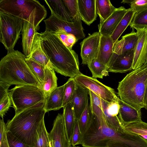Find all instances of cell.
<instances>
[{
	"label": "cell",
	"instance_id": "1",
	"mask_svg": "<svg viewBox=\"0 0 147 147\" xmlns=\"http://www.w3.org/2000/svg\"><path fill=\"white\" fill-rule=\"evenodd\" d=\"M42 45L55 71L74 78L81 73L78 54L68 48L56 34L45 31L41 33Z\"/></svg>",
	"mask_w": 147,
	"mask_h": 147
},
{
	"label": "cell",
	"instance_id": "2",
	"mask_svg": "<svg viewBox=\"0 0 147 147\" xmlns=\"http://www.w3.org/2000/svg\"><path fill=\"white\" fill-rule=\"evenodd\" d=\"M45 102L15 113L13 118L6 124L7 131L25 144L34 147L46 113L44 108Z\"/></svg>",
	"mask_w": 147,
	"mask_h": 147
},
{
	"label": "cell",
	"instance_id": "3",
	"mask_svg": "<svg viewBox=\"0 0 147 147\" xmlns=\"http://www.w3.org/2000/svg\"><path fill=\"white\" fill-rule=\"evenodd\" d=\"M26 56L18 50L7 52L0 61V81L10 85H40L26 61Z\"/></svg>",
	"mask_w": 147,
	"mask_h": 147
},
{
	"label": "cell",
	"instance_id": "4",
	"mask_svg": "<svg viewBox=\"0 0 147 147\" xmlns=\"http://www.w3.org/2000/svg\"><path fill=\"white\" fill-rule=\"evenodd\" d=\"M147 82V63L127 74L119 83L120 99L137 109L144 108V97Z\"/></svg>",
	"mask_w": 147,
	"mask_h": 147
},
{
	"label": "cell",
	"instance_id": "5",
	"mask_svg": "<svg viewBox=\"0 0 147 147\" xmlns=\"http://www.w3.org/2000/svg\"><path fill=\"white\" fill-rule=\"evenodd\" d=\"M92 113L90 124L83 134L81 145L83 147H107L108 144L121 143L123 133L111 127L103 117Z\"/></svg>",
	"mask_w": 147,
	"mask_h": 147
},
{
	"label": "cell",
	"instance_id": "6",
	"mask_svg": "<svg viewBox=\"0 0 147 147\" xmlns=\"http://www.w3.org/2000/svg\"><path fill=\"white\" fill-rule=\"evenodd\" d=\"M9 93L15 113L45 102L46 99L41 90L34 85H16L9 90Z\"/></svg>",
	"mask_w": 147,
	"mask_h": 147
},
{
	"label": "cell",
	"instance_id": "7",
	"mask_svg": "<svg viewBox=\"0 0 147 147\" xmlns=\"http://www.w3.org/2000/svg\"><path fill=\"white\" fill-rule=\"evenodd\" d=\"M24 21L21 18L0 12V42L7 52L14 50L20 38Z\"/></svg>",
	"mask_w": 147,
	"mask_h": 147
},
{
	"label": "cell",
	"instance_id": "8",
	"mask_svg": "<svg viewBox=\"0 0 147 147\" xmlns=\"http://www.w3.org/2000/svg\"><path fill=\"white\" fill-rule=\"evenodd\" d=\"M47 11L45 8H36L26 20H24L22 31L23 52L26 57L30 55L34 36L39 29V24L46 18Z\"/></svg>",
	"mask_w": 147,
	"mask_h": 147
},
{
	"label": "cell",
	"instance_id": "9",
	"mask_svg": "<svg viewBox=\"0 0 147 147\" xmlns=\"http://www.w3.org/2000/svg\"><path fill=\"white\" fill-rule=\"evenodd\" d=\"M50 10L51 15L44 20L45 25V31L53 33L61 32L71 34L78 40L85 37L80 18L74 20L73 22H68L59 18L53 11Z\"/></svg>",
	"mask_w": 147,
	"mask_h": 147
},
{
	"label": "cell",
	"instance_id": "10",
	"mask_svg": "<svg viewBox=\"0 0 147 147\" xmlns=\"http://www.w3.org/2000/svg\"><path fill=\"white\" fill-rule=\"evenodd\" d=\"M44 6L36 0H1L0 12L20 18L24 20L29 17L36 8H44Z\"/></svg>",
	"mask_w": 147,
	"mask_h": 147
},
{
	"label": "cell",
	"instance_id": "11",
	"mask_svg": "<svg viewBox=\"0 0 147 147\" xmlns=\"http://www.w3.org/2000/svg\"><path fill=\"white\" fill-rule=\"evenodd\" d=\"M74 79L78 84L91 91L104 100L109 102L117 101L118 97L114 89L102 84L96 78L81 73Z\"/></svg>",
	"mask_w": 147,
	"mask_h": 147
},
{
	"label": "cell",
	"instance_id": "12",
	"mask_svg": "<svg viewBox=\"0 0 147 147\" xmlns=\"http://www.w3.org/2000/svg\"><path fill=\"white\" fill-rule=\"evenodd\" d=\"M134 50L118 55L113 53L106 65L107 71L124 73L132 69Z\"/></svg>",
	"mask_w": 147,
	"mask_h": 147
},
{
	"label": "cell",
	"instance_id": "13",
	"mask_svg": "<svg viewBox=\"0 0 147 147\" xmlns=\"http://www.w3.org/2000/svg\"><path fill=\"white\" fill-rule=\"evenodd\" d=\"M100 34L94 33L84 39L80 43L82 64L87 65L92 59L96 58L99 50Z\"/></svg>",
	"mask_w": 147,
	"mask_h": 147
},
{
	"label": "cell",
	"instance_id": "14",
	"mask_svg": "<svg viewBox=\"0 0 147 147\" xmlns=\"http://www.w3.org/2000/svg\"><path fill=\"white\" fill-rule=\"evenodd\" d=\"M49 136L52 147H71L66 134L63 114L59 113L54 120Z\"/></svg>",
	"mask_w": 147,
	"mask_h": 147
},
{
	"label": "cell",
	"instance_id": "15",
	"mask_svg": "<svg viewBox=\"0 0 147 147\" xmlns=\"http://www.w3.org/2000/svg\"><path fill=\"white\" fill-rule=\"evenodd\" d=\"M138 39L134 50L132 69H136L146 63L147 57V28L136 29Z\"/></svg>",
	"mask_w": 147,
	"mask_h": 147
},
{
	"label": "cell",
	"instance_id": "16",
	"mask_svg": "<svg viewBox=\"0 0 147 147\" xmlns=\"http://www.w3.org/2000/svg\"><path fill=\"white\" fill-rule=\"evenodd\" d=\"M88 89L76 83L75 91L70 102L73 106L75 121H79L88 102Z\"/></svg>",
	"mask_w": 147,
	"mask_h": 147
},
{
	"label": "cell",
	"instance_id": "17",
	"mask_svg": "<svg viewBox=\"0 0 147 147\" xmlns=\"http://www.w3.org/2000/svg\"><path fill=\"white\" fill-rule=\"evenodd\" d=\"M41 34L37 32L33 40L31 51L29 56L26 58H30L45 68L53 69V65L42 45Z\"/></svg>",
	"mask_w": 147,
	"mask_h": 147
},
{
	"label": "cell",
	"instance_id": "18",
	"mask_svg": "<svg viewBox=\"0 0 147 147\" xmlns=\"http://www.w3.org/2000/svg\"><path fill=\"white\" fill-rule=\"evenodd\" d=\"M127 11L124 7L116 8L112 14L101 25H98L101 35L111 36Z\"/></svg>",
	"mask_w": 147,
	"mask_h": 147
},
{
	"label": "cell",
	"instance_id": "19",
	"mask_svg": "<svg viewBox=\"0 0 147 147\" xmlns=\"http://www.w3.org/2000/svg\"><path fill=\"white\" fill-rule=\"evenodd\" d=\"M119 105L118 117L122 125L142 121L141 110L137 109L118 97Z\"/></svg>",
	"mask_w": 147,
	"mask_h": 147
},
{
	"label": "cell",
	"instance_id": "20",
	"mask_svg": "<svg viewBox=\"0 0 147 147\" xmlns=\"http://www.w3.org/2000/svg\"><path fill=\"white\" fill-rule=\"evenodd\" d=\"M78 4L81 20L90 25L97 17L96 0H78Z\"/></svg>",
	"mask_w": 147,
	"mask_h": 147
},
{
	"label": "cell",
	"instance_id": "21",
	"mask_svg": "<svg viewBox=\"0 0 147 147\" xmlns=\"http://www.w3.org/2000/svg\"><path fill=\"white\" fill-rule=\"evenodd\" d=\"M114 45L111 36L100 34L98 51L96 58L99 62L107 65L113 53Z\"/></svg>",
	"mask_w": 147,
	"mask_h": 147
},
{
	"label": "cell",
	"instance_id": "22",
	"mask_svg": "<svg viewBox=\"0 0 147 147\" xmlns=\"http://www.w3.org/2000/svg\"><path fill=\"white\" fill-rule=\"evenodd\" d=\"M64 86V84L57 87L46 99L44 108L46 113L63 107Z\"/></svg>",
	"mask_w": 147,
	"mask_h": 147
},
{
	"label": "cell",
	"instance_id": "23",
	"mask_svg": "<svg viewBox=\"0 0 147 147\" xmlns=\"http://www.w3.org/2000/svg\"><path fill=\"white\" fill-rule=\"evenodd\" d=\"M57 80L54 69L45 68L44 79L40 88L45 99L57 87Z\"/></svg>",
	"mask_w": 147,
	"mask_h": 147
},
{
	"label": "cell",
	"instance_id": "24",
	"mask_svg": "<svg viewBox=\"0 0 147 147\" xmlns=\"http://www.w3.org/2000/svg\"><path fill=\"white\" fill-rule=\"evenodd\" d=\"M50 10L61 19L67 22H73L74 20L70 14L62 0H45Z\"/></svg>",
	"mask_w": 147,
	"mask_h": 147
},
{
	"label": "cell",
	"instance_id": "25",
	"mask_svg": "<svg viewBox=\"0 0 147 147\" xmlns=\"http://www.w3.org/2000/svg\"><path fill=\"white\" fill-rule=\"evenodd\" d=\"M63 115L67 138L71 142L75 123V118L73 107L71 102L63 107Z\"/></svg>",
	"mask_w": 147,
	"mask_h": 147
},
{
	"label": "cell",
	"instance_id": "26",
	"mask_svg": "<svg viewBox=\"0 0 147 147\" xmlns=\"http://www.w3.org/2000/svg\"><path fill=\"white\" fill-rule=\"evenodd\" d=\"M97 14L99 16L101 25L114 12L116 9L109 0H96Z\"/></svg>",
	"mask_w": 147,
	"mask_h": 147
},
{
	"label": "cell",
	"instance_id": "27",
	"mask_svg": "<svg viewBox=\"0 0 147 147\" xmlns=\"http://www.w3.org/2000/svg\"><path fill=\"white\" fill-rule=\"evenodd\" d=\"M135 13L136 12L130 8L127 9L125 14L111 36L114 44L129 25Z\"/></svg>",
	"mask_w": 147,
	"mask_h": 147
},
{
	"label": "cell",
	"instance_id": "28",
	"mask_svg": "<svg viewBox=\"0 0 147 147\" xmlns=\"http://www.w3.org/2000/svg\"><path fill=\"white\" fill-rule=\"evenodd\" d=\"M87 65L92 78L102 79L104 76L108 75L106 65L99 62L96 58L92 59Z\"/></svg>",
	"mask_w": 147,
	"mask_h": 147
},
{
	"label": "cell",
	"instance_id": "29",
	"mask_svg": "<svg viewBox=\"0 0 147 147\" xmlns=\"http://www.w3.org/2000/svg\"><path fill=\"white\" fill-rule=\"evenodd\" d=\"M25 61L41 86L44 79L45 68L30 58L26 57Z\"/></svg>",
	"mask_w": 147,
	"mask_h": 147
},
{
	"label": "cell",
	"instance_id": "30",
	"mask_svg": "<svg viewBox=\"0 0 147 147\" xmlns=\"http://www.w3.org/2000/svg\"><path fill=\"white\" fill-rule=\"evenodd\" d=\"M88 90L90 99L89 107L91 113L98 117H104L101 98L91 91Z\"/></svg>",
	"mask_w": 147,
	"mask_h": 147
},
{
	"label": "cell",
	"instance_id": "31",
	"mask_svg": "<svg viewBox=\"0 0 147 147\" xmlns=\"http://www.w3.org/2000/svg\"><path fill=\"white\" fill-rule=\"evenodd\" d=\"M132 28V31L130 33L123 36V47L122 54L134 50L138 39L137 32Z\"/></svg>",
	"mask_w": 147,
	"mask_h": 147
},
{
	"label": "cell",
	"instance_id": "32",
	"mask_svg": "<svg viewBox=\"0 0 147 147\" xmlns=\"http://www.w3.org/2000/svg\"><path fill=\"white\" fill-rule=\"evenodd\" d=\"M129 26L134 29L147 28V8L136 13Z\"/></svg>",
	"mask_w": 147,
	"mask_h": 147
},
{
	"label": "cell",
	"instance_id": "33",
	"mask_svg": "<svg viewBox=\"0 0 147 147\" xmlns=\"http://www.w3.org/2000/svg\"><path fill=\"white\" fill-rule=\"evenodd\" d=\"M125 131L140 136L147 135V123L142 121L133 122L123 125Z\"/></svg>",
	"mask_w": 147,
	"mask_h": 147
},
{
	"label": "cell",
	"instance_id": "34",
	"mask_svg": "<svg viewBox=\"0 0 147 147\" xmlns=\"http://www.w3.org/2000/svg\"><path fill=\"white\" fill-rule=\"evenodd\" d=\"M34 147H52L48 133L43 120L39 127L38 138Z\"/></svg>",
	"mask_w": 147,
	"mask_h": 147
},
{
	"label": "cell",
	"instance_id": "35",
	"mask_svg": "<svg viewBox=\"0 0 147 147\" xmlns=\"http://www.w3.org/2000/svg\"><path fill=\"white\" fill-rule=\"evenodd\" d=\"M76 84L73 78H70L64 84L63 107L71 102L75 91Z\"/></svg>",
	"mask_w": 147,
	"mask_h": 147
},
{
	"label": "cell",
	"instance_id": "36",
	"mask_svg": "<svg viewBox=\"0 0 147 147\" xmlns=\"http://www.w3.org/2000/svg\"><path fill=\"white\" fill-rule=\"evenodd\" d=\"M92 114L88 102L78 121L80 129L82 135L87 130L90 124Z\"/></svg>",
	"mask_w": 147,
	"mask_h": 147
},
{
	"label": "cell",
	"instance_id": "37",
	"mask_svg": "<svg viewBox=\"0 0 147 147\" xmlns=\"http://www.w3.org/2000/svg\"><path fill=\"white\" fill-rule=\"evenodd\" d=\"M69 14L74 20L80 17L78 0H62Z\"/></svg>",
	"mask_w": 147,
	"mask_h": 147
},
{
	"label": "cell",
	"instance_id": "38",
	"mask_svg": "<svg viewBox=\"0 0 147 147\" xmlns=\"http://www.w3.org/2000/svg\"><path fill=\"white\" fill-rule=\"evenodd\" d=\"M121 3L129 4L130 8L136 13L147 8V0H123Z\"/></svg>",
	"mask_w": 147,
	"mask_h": 147
},
{
	"label": "cell",
	"instance_id": "39",
	"mask_svg": "<svg viewBox=\"0 0 147 147\" xmlns=\"http://www.w3.org/2000/svg\"><path fill=\"white\" fill-rule=\"evenodd\" d=\"M57 35L68 48L72 49L73 45L78 41L75 36L71 34L61 32L54 33Z\"/></svg>",
	"mask_w": 147,
	"mask_h": 147
},
{
	"label": "cell",
	"instance_id": "40",
	"mask_svg": "<svg viewBox=\"0 0 147 147\" xmlns=\"http://www.w3.org/2000/svg\"><path fill=\"white\" fill-rule=\"evenodd\" d=\"M11 103L9 92L0 99V116L2 118L9 109Z\"/></svg>",
	"mask_w": 147,
	"mask_h": 147
},
{
	"label": "cell",
	"instance_id": "41",
	"mask_svg": "<svg viewBox=\"0 0 147 147\" xmlns=\"http://www.w3.org/2000/svg\"><path fill=\"white\" fill-rule=\"evenodd\" d=\"M83 135L81 132L79 126L78 121H75V126L71 140V145L73 146L79 144H81Z\"/></svg>",
	"mask_w": 147,
	"mask_h": 147
},
{
	"label": "cell",
	"instance_id": "42",
	"mask_svg": "<svg viewBox=\"0 0 147 147\" xmlns=\"http://www.w3.org/2000/svg\"><path fill=\"white\" fill-rule=\"evenodd\" d=\"M6 135L9 147H32L23 143L10 132L7 131Z\"/></svg>",
	"mask_w": 147,
	"mask_h": 147
},
{
	"label": "cell",
	"instance_id": "43",
	"mask_svg": "<svg viewBox=\"0 0 147 147\" xmlns=\"http://www.w3.org/2000/svg\"><path fill=\"white\" fill-rule=\"evenodd\" d=\"M10 86L5 82L0 81V99L9 92L8 88Z\"/></svg>",
	"mask_w": 147,
	"mask_h": 147
},
{
	"label": "cell",
	"instance_id": "44",
	"mask_svg": "<svg viewBox=\"0 0 147 147\" xmlns=\"http://www.w3.org/2000/svg\"><path fill=\"white\" fill-rule=\"evenodd\" d=\"M0 147H9L7 138L6 128L4 131L2 139L0 140Z\"/></svg>",
	"mask_w": 147,
	"mask_h": 147
},
{
	"label": "cell",
	"instance_id": "45",
	"mask_svg": "<svg viewBox=\"0 0 147 147\" xmlns=\"http://www.w3.org/2000/svg\"><path fill=\"white\" fill-rule=\"evenodd\" d=\"M107 147H128L127 146L118 142H113L108 144Z\"/></svg>",
	"mask_w": 147,
	"mask_h": 147
},
{
	"label": "cell",
	"instance_id": "46",
	"mask_svg": "<svg viewBox=\"0 0 147 147\" xmlns=\"http://www.w3.org/2000/svg\"><path fill=\"white\" fill-rule=\"evenodd\" d=\"M144 107L147 105V82L146 84L145 94L144 97Z\"/></svg>",
	"mask_w": 147,
	"mask_h": 147
},
{
	"label": "cell",
	"instance_id": "47",
	"mask_svg": "<svg viewBox=\"0 0 147 147\" xmlns=\"http://www.w3.org/2000/svg\"><path fill=\"white\" fill-rule=\"evenodd\" d=\"M140 136L144 139L147 140V135H140Z\"/></svg>",
	"mask_w": 147,
	"mask_h": 147
},
{
	"label": "cell",
	"instance_id": "48",
	"mask_svg": "<svg viewBox=\"0 0 147 147\" xmlns=\"http://www.w3.org/2000/svg\"><path fill=\"white\" fill-rule=\"evenodd\" d=\"M144 108L145 109L147 110V105L145 106Z\"/></svg>",
	"mask_w": 147,
	"mask_h": 147
},
{
	"label": "cell",
	"instance_id": "49",
	"mask_svg": "<svg viewBox=\"0 0 147 147\" xmlns=\"http://www.w3.org/2000/svg\"><path fill=\"white\" fill-rule=\"evenodd\" d=\"M71 147H79V146H71Z\"/></svg>",
	"mask_w": 147,
	"mask_h": 147
},
{
	"label": "cell",
	"instance_id": "50",
	"mask_svg": "<svg viewBox=\"0 0 147 147\" xmlns=\"http://www.w3.org/2000/svg\"><path fill=\"white\" fill-rule=\"evenodd\" d=\"M146 63H147V59H146Z\"/></svg>",
	"mask_w": 147,
	"mask_h": 147
}]
</instances>
